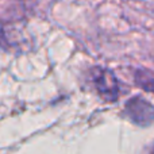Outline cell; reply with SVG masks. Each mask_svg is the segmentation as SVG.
<instances>
[{"label":"cell","instance_id":"6da1fadb","mask_svg":"<svg viewBox=\"0 0 154 154\" xmlns=\"http://www.w3.org/2000/svg\"><path fill=\"white\" fill-rule=\"evenodd\" d=\"M91 79L99 95L106 101H115L119 97V82L111 70L104 68H93Z\"/></svg>","mask_w":154,"mask_h":154},{"label":"cell","instance_id":"7a4b0ae2","mask_svg":"<svg viewBox=\"0 0 154 154\" xmlns=\"http://www.w3.org/2000/svg\"><path fill=\"white\" fill-rule=\"evenodd\" d=\"M125 115L135 125L150 126L154 122V107L141 96H134L126 103Z\"/></svg>","mask_w":154,"mask_h":154},{"label":"cell","instance_id":"3957f363","mask_svg":"<svg viewBox=\"0 0 154 154\" xmlns=\"http://www.w3.org/2000/svg\"><path fill=\"white\" fill-rule=\"evenodd\" d=\"M134 77H135V82L139 88L154 93V77H152L145 70H135Z\"/></svg>","mask_w":154,"mask_h":154}]
</instances>
